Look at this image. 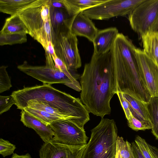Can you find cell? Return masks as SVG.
<instances>
[{"label": "cell", "mask_w": 158, "mask_h": 158, "mask_svg": "<svg viewBox=\"0 0 158 158\" xmlns=\"http://www.w3.org/2000/svg\"><path fill=\"white\" fill-rule=\"evenodd\" d=\"M117 78L111 50L100 56L93 54L80 77V100L89 113L101 118L110 114V101L118 92Z\"/></svg>", "instance_id": "1"}, {"label": "cell", "mask_w": 158, "mask_h": 158, "mask_svg": "<svg viewBox=\"0 0 158 158\" xmlns=\"http://www.w3.org/2000/svg\"><path fill=\"white\" fill-rule=\"evenodd\" d=\"M136 48L127 36L118 33L111 49L118 91L148 103L152 97L137 61Z\"/></svg>", "instance_id": "2"}, {"label": "cell", "mask_w": 158, "mask_h": 158, "mask_svg": "<svg viewBox=\"0 0 158 158\" xmlns=\"http://www.w3.org/2000/svg\"><path fill=\"white\" fill-rule=\"evenodd\" d=\"M11 95L17 108L22 110L29 101H41L71 117L74 123L82 129L90 120L89 112L80 99L57 89L50 85L43 84L24 87L13 92Z\"/></svg>", "instance_id": "3"}, {"label": "cell", "mask_w": 158, "mask_h": 158, "mask_svg": "<svg viewBox=\"0 0 158 158\" xmlns=\"http://www.w3.org/2000/svg\"><path fill=\"white\" fill-rule=\"evenodd\" d=\"M91 131L81 158H114L118 135L114 120L102 118Z\"/></svg>", "instance_id": "4"}, {"label": "cell", "mask_w": 158, "mask_h": 158, "mask_svg": "<svg viewBox=\"0 0 158 158\" xmlns=\"http://www.w3.org/2000/svg\"><path fill=\"white\" fill-rule=\"evenodd\" d=\"M53 44L57 56L65 64L72 76L78 79L79 75L75 71L81 67V62L77 36L69 30L61 31L56 36Z\"/></svg>", "instance_id": "5"}, {"label": "cell", "mask_w": 158, "mask_h": 158, "mask_svg": "<svg viewBox=\"0 0 158 158\" xmlns=\"http://www.w3.org/2000/svg\"><path fill=\"white\" fill-rule=\"evenodd\" d=\"M128 17L131 28L140 37L154 31L158 20V0H144Z\"/></svg>", "instance_id": "6"}, {"label": "cell", "mask_w": 158, "mask_h": 158, "mask_svg": "<svg viewBox=\"0 0 158 158\" xmlns=\"http://www.w3.org/2000/svg\"><path fill=\"white\" fill-rule=\"evenodd\" d=\"M144 0H107L82 11L91 19L107 20L117 16L129 15Z\"/></svg>", "instance_id": "7"}, {"label": "cell", "mask_w": 158, "mask_h": 158, "mask_svg": "<svg viewBox=\"0 0 158 158\" xmlns=\"http://www.w3.org/2000/svg\"><path fill=\"white\" fill-rule=\"evenodd\" d=\"M17 68L21 71L41 81L43 84L51 85L61 83L77 91L81 90L80 84L73 82L56 67L52 68L46 65L32 66L24 61L23 64L18 65Z\"/></svg>", "instance_id": "8"}, {"label": "cell", "mask_w": 158, "mask_h": 158, "mask_svg": "<svg viewBox=\"0 0 158 158\" xmlns=\"http://www.w3.org/2000/svg\"><path fill=\"white\" fill-rule=\"evenodd\" d=\"M51 0H37L18 14L34 39L47 21L50 20Z\"/></svg>", "instance_id": "9"}, {"label": "cell", "mask_w": 158, "mask_h": 158, "mask_svg": "<svg viewBox=\"0 0 158 158\" xmlns=\"http://www.w3.org/2000/svg\"><path fill=\"white\" fill-rule=\"evenodd\" d=\"M54 133L52 139L60 143L78 146L87 144L88 138L84 129L72 121L59 119L49 125Z\"/></svg>", "instance_id": "10"}, {"label": "cell", "mask_w": 158, "mask_h": 158, "mask_svg": "<svg viewBox=\"0 0 158 158\" xmlns=\"http://www.w3.org/2000/svg\"><path fill=\"white\" fill-rule=\"evenodd\" d=\"M86 144L70 146L59 143L53 139L44 143L39 152L40 158H81Z\"/></svg>", "instance_id": "11"}, {"label": "cell", "mask_w": 158, "mask_h": 158, "mask_svg": "<svg viewBox=\"0 0 158 158\" xmlns=\"http://www.w3.org/2000/svg\"><path fill=\"white\" fill-rule=\"evenodd\" d=\"M135 53L138 63L151 97H158V66L143 50L136 48Z\"/></svg>", "instance_id": "12"}, {"label": "cell", "mask_w": 158, "mask_h": 158, "mask_svg": "<svg viewBox=\"0 0 158 158\" xmlns=\"http://www.w3.org/2000/svg\"><path fill=\"white\" fill-rule=\"evenodd\" d=\"M69 30L77 36L85 37L92 42L98 31L91 19L82 12L73 16Z\"/></svg>", "instance_id": "13"}, {"label": "cell", "mask_w": 158, "mask_h": 158, "mask_svg": "<svg viewBox=\"0 0 158 158\" xmlns=\"http://www.w3.org/2000/svg\"><path fill=\"white\" fill-rule=\"evenodd\" d=\"M118 33V29L115 27L98 30L93 42V54L100 56L110 51Z\"/></svg>", "instance_id": "14"}, {"label": "cell", "mask_w": 158, "mask_h": 158, "mask_svg": "<svg viewBox=\"0 0 158 158\" xmlns=\"http://www.w3.org/2000/svg\"><path fill=\"white\" fill-rule=\"evenodd\" d=\"M20 121L26 127L33 129L44 143L53 138L54 133L49 125L45 124L24 110L21 112Z\"/></svg>", "instance_id": "15"}, {"label": "cell", "mask_w": 158, "mask_h": 158, "mask_svg": "<svg viewBox=\"0 0 158 158\" xmlns=\"http://www.w3.org/2000/svg\"><path fill=\"white\" fill-rule=\"evenodd\" d=\"M73 16L65 9L55 8L50 4V22L56 36L61 31L69 30Z\"/></svg>", "instance_id": "16"}, {"label": "cell", "mask_w": 158, "mask_h": 158, "mask_svg": "<svg viewBox=\"0 0 158 158\" xmlns=\"http://www.w3.org/2000/svg\"><path fill=\"white\" fill-rule=\"evenodd\" d=\"M122 94L129 104L133 116L141 122L152 126L148 109V103L143 102L128 94Z\"/></svg>", "instance_id": "17"}, {"label": "cell", "mask_w": 158, "mask_h": 158, "mask_svg": "<svg viewBox=\"0 0 158 158\" xmlns=\"http://www.w3.org/2000/svg\"><path fill=\"white\" fill-rule=\"evenodd\" d=\"M146 54L158 66V32H148L141 37Z\"/></svg>", "instance_id": "18"}, {"label": "cell", "mask_w": 158, "mask_h": 158, "mask_svg": "<svg viewBox=\"0 0 158 158\" xmlns=\"http://www.w3.org/2000/svg\"><path fill=\"white\" fill-rule=\"evenodd\" d=\"M107 0H61L69 14L73 16L77 14L101 4Z\"/></svg>", "instance_id": "19"}, {"label": "cell", "mask_w": 158, "mask_h": 158, "mask_svg": "<svg viewBox=\"0 0 158 158\" xmlns=\"http://www.w3.org/2000/svg\"><path fill=\"white\" fill-rule=\"evenodd\" d=\"M0 34H26L29 31L18 14L7 18L0 32Z\"/></svg>", "instance_id": "20"}, {"label": "cell", "mask_w": 158, "mask_h": 158, "mask_svg": "<svg viewBox=\"0 0 158 158\" xmlns=\"http://www.w3.org/2000/svg\"><path fill=\"white\" fill-rule=\"evenodd\" d=\"M37 0H0V11L11 16L26 9Z\"/></svg>", "instance_id": "21"}, {"label": "cell", "mask_w": 158, "mask_h": 158, "mask_svg": "<svg viewBox=\"0 0 158 158\" xmlns=\"http://www.w3.org/2000/svg\"><path fill=\"white\" fill-rule=\"evenodd\" d=\"M26 107L45 111L50 114L58 116L62 119H68L74 123L73 119L70 117L65 115L58 109L41 101H29L24 106L23 110L24 108Z\"/></svg>", "instance_id": "22"}, {"label": "cell", "mask_w": 158, "mask_h": 158, "mask_svg": "<svg viewBox=\"0 0 158 158\" xmlns=\"http://www.w3.org/2000/svg\"><path fill=\"white\" fill-rule=\"evenodd\" d=\"M56 37L50 20L45 22L35 40L42 45L45 50L50 41L53 43Z\"/></svg>", "instance_id": "23"}, {"label": "cell", "mask_w": 158, "mask_h": 158, "mask_svg": "<svg viewBox=\"0 0 158 158\" xmlns=\"http://www.w3.org/2000/svg\"><path fill=\"white\" fill-rule=\"evenodd\" d=\"M147 107L152 126V132L158 140V97H152Z\"/></svg>", "instance_id": "24"}, {"label": "cell", "mask_w": 158, "mask_h": 158, "mask_svg": "<svg viewBox=\"0 0 158 158\" xmlns=\"http://www.w3.org/2000/svg\"><path fill=\"white\" fill-rule=\"evenodd\" d=\"M114 158H135L131 143L118 136Z\"/></svg>", "instance_id": "25"}, {"label": "cell", "mask_w": 158, "mask_h": 158, "mask_svg": "<svg viewBox=\"0 0 158 158\" xmlns=\"http://www.w3.org/2000/svg\"><path fill=\"white\" fill-rule=\"evenodd\" d=\"M23 110L37 118L45 124L49 125L53 121L59 119H62L60 117L45 111L27 107Z\"/></svg>", "instance_id": "26"}, {"label": "cell", "mask_w": 158, "mask_h": 158, "mask_svg": "<svg viewBox=\"0 0 158 158\" xmlns=\"http://www.w3.org/2000/svg\"><path fill=\"white\" fill-rule=\"evenodd\" d=\"M27 40L26 34H0V45L21 44Z\"/></svg>", "instance_id": "27"}, {"label": "cell", "mask_w": 158, "mask_h": 158, "mask_svg": "<svg viewBox=\"0 0 158 158\" xmlns=\"http://www.w3.org/2000/svg\"><path fill=\"white\" fill-rule=\"evenodd\" d=\"M7 66H2L0 68V93L9 90L12 86L10 79L6 69Z\"/></svg>", "instance_id": "28"}, {"label": "cell", "mask_w": 158, "mask_h": 158, "mask_svg": "<svg viewBox=\"0 0 158 158\" xmlns=\"http://www.w3.org/2000/svg\"><path fill=\"white\" fill-rule=\"evenodd\" d=\"M135 142L145 158H153L146 140L139 135H137Z\"/></svg>", "instance_id": "29"}, {"label": "cell", "mask_w": 158, "mask_h": 158, "mask_svg": "<svg viewBox=\"0 0 158 158\" xmlns=\"http://www.w3.org/2000/svg\"><path fill=\"white\" fill-rule=\"evenodd\" d=\"M16 148V146L8 140L2 138L0 139V154L3 157L14 153Z\"/></svg>", "instance_id": "30"}, {"label": "cell", "mask_w": 158, "mask_h": 158, "mask_svg": "<svg viewBox=\"0 0 158 158\" xmlns=\"http://www.w3.org/2000/svg\"><path fill=\"white\" fill-rule=\"evenodd\" d=\"M127 120L128 126L132 130L136 131H144L152 128V126L141 122L133 116Z\"/></svg>", "instance_id": "31"}, {"label": "cell", "mask_w": 158, "mask_h": 158, "mask_svg": "<svg viewBox=\"0 0 158 158\" xmlns=\"http://www.w3.org/2000/svg\"><path fill=\"white\" fill-rule=\"evenodd\" d=\"M15 105L14 98L11 95L8 96H0V114L1 115L10 110L12 106Z\"/></svg>", "instance_id": "32"}, {"label": "cell", "mask_w": 158, "mask_h": 158, "mask_svg": "<svg viewBox=\"0 0 158 158\" xmlns=\"http://www.w3.org/2000/svg\"><path fill=\"white\" fill-rule=\"evenodd\" d=\"M116 94L118 97L121 105L124 112L126 118L127 120L133 116L130 111L129 104L124 98L121 93L118 91Z\"/></svg>", "instance_id": "33"}, {"label": "cell", "mask_w": 158, "mask_h": 158, "mask_svg": "<svg viewBox=\"0 0 158 158\" xmlns=\"http://www.w3.org/2000/svg\"><path fill=\"white\" fill-rule=\"evenodd\" d=\"M135 158H145L134 141L131 143Z\"/></svg>", "instance_id": "34"}, {"label": "cell", "mask_w": 158, "mask_h": 158, "mask_svg": "<svg viewBox=\"0 0 158 158\" xmlns=\"http://www.w3.org/2000/svg\"><path fill=\"white\" fill-rule=\"evenodd\" d=\"M51 6L55 8L65 9L61 0H51Z\"/></svg>", "instance_id": "35"}, {"label": "cell", "mask_w": 158, "mask_h": 158, "mask_svg": "<svg viewBox=\"0 0 158 158\" xmlns=\"http://www.w3.org/2000/svg\"><path fill=\"white\" fill-rule=\"evenodd\" d=\"M148 146L153 158H158V148L149 143Z\"/></svg>", "instance_id": "36"}, {"label": "cell", "mask_w": 158, "mask_h": 158, "mask_svg": "<svg viewBox=\"0 0 158 158\" xmlns=\"http://www.w3.org/2000/svg\"><path fill=\"white\" fill-rule=\"evenodd\" d=\"M11 158H31V157L29 153H27L25 155H19L16 153H14Z\"/></svg>", "instance_id": "37"}, {"label": "cell", "mask_w": 158, "mask_h": 158, "mask_svg": "<svg viewBox=\"0 0 158 158\" xmlns=\"http://www.w3.org/2000/svg\"><path fill=\"white\" fill-rule=\"evenodd\" d=\"M154 31H156L158 32V20L156 26L155 30Z\"/></svg>", "instance_id": "38"}]
</instances>
